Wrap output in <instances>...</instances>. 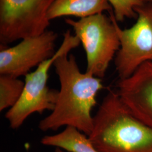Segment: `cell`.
I'll return each mask as SVG.
<instances>
[{"mask_svg": "<svg viewBox=\"0 0 152 152\" xmlns=\"http://www.w3.org/2000/svg\"><path fill=\"white\" fill-rule=\"evenodd\" d=\"M80 44L75 34L73 35L70 31H66L63 34V42L54 55L44 61L34 71L25 77L21 98L5 114L6 119L12 129H19L32 114H42L46 110L54 109L58 90L51 89L48 85L50 68L59 56L69 54Z\"/></svg>", "mask_w": 152, "mask_h": 152, "instance_id": "cell-3", "label": "cell"}, {"mask_svg": "<svg viewBox=\"0 0 152 152\" xmlns=\"http://www.w3.org/2000/svg\"><path fill=\"white\" fill-rule=\"evenodd\" d=\"M65 22L73 28L85 51L86 72L102 79L120 48L113 12L110 17L101 13L77 20L67 18Z\"/></svg>", "mask_w": 152, "mask_h": 152, "instance_id": "cell-4", "label": "cell"}, {"mask_svg": "<svg viewBox=\"0 0 152 152\" xmlns=\"http://www.w3.org/2000/svg\"><path fill=\"white\" fill-rule=\"evenodd\" d=\"M54 66L60 89L54 108L40 121L38 129L47 132L72 127L89 136L93 126L92 109L96 105L98 93L103 88L102 79L82 72L73 54L62 55Z\"/></svg>", "mask_w": 152, "mask_h": 152, "instance_id": "cell-1", "label": "cell"}, {"mask_svg": "<svg viewBox=\"0 0 152 152\" xmlns=\"http://www.w3.org/2000/svg\"><path fill=\"white\" fill-rule=\"evenodd\" d=\"M135 11L136 21L127 29L121 28L114 16L120 40L114 64L121 80L130 77L142 64L152 62V2L145 3Z\"/></svg>", "mask_w": 152, "mask_h": 152, "instance_id": "cell-6", "label": "cell"}, {"mask_svg": "<svg viewBox=\"0 0 152 152\" xmlns=\"http://www.w3.org/2000/svg\"><path fill=\"white\" fill-rule=\"evenodd\" d=\"M57 38L56 33L47 30L37 36L22 39L11 48L1 46L0 75L26 77L32 68L54 55Z\"/></svg>", "mask_w": 152, "mask_h": 152, "instance_id": "cell-7", "label": "cell"}, {"mask_svg": "<svg viewBox=\"0 0 152 152\" xmlns=\"http://www.w3.org/2000/svg\"><path fill=\"white\" fill-rule=\"evenodd\" d=\"M100 152H152V127L137 118L109 90L93 117L88 136Z\"/></svg>", "mask_w": 152, "mask_h": 152, "instance_id": "cell-2", "label": "cell"}, {"mask_svg": "<svg viewBox=\"0 0 152 152\" xmlns=\"http://www.w3.org/2000/svg\"><path fill=\"white\" fill-rule=\"evenodd\" d=\"M112 6L113 14L117 22L136 17V9L149 2L148 0H107Z\"/></svg>", "mask_w": 152, "mask_h": 152, "instance_id": "cell-12", "label": "cell"}, {"mask_svg": "<svg viewBox=\"0 0 152 152\" xmlns=\"http://www.w3.org/2000/svg\"><path fill=\"white\" fill-rule=\"evenodd\" d=\"M115 91L137 118L152 127V62L142 64L130 77L119 79Z\"/></svg>", "mask_w": 152, "mask_h": 152, "instance_id": "cell-8", "label": "cell"}, {"mask_svg": "<svg viewBox=\"0 0 152 152\" xmlns=\"http://www.w3.org/2000/svg\"><path fill=\"white\" fill-rule=\"evenodd\" d=\"M149 2H152V0H148Z\"/></svg>", "mask_w": 152, "mask_h": 152, "instance_id": "cell-14", "label": "cell"}, {"mask_svg": "<svg viewBox=\"0 0 152 152\" xmlns=\"http://www.w3.org/2000/svg\"><path fill=\"white\" fill-rule=\"evenodd\" d=\"M24 82L19 78L0 75V111L12 108L22 96Z\"/></svg>", "mask_w": 152, "mask_h": 152, "instance_id": "cell-11", "label": "cell"}, {"mask_svg": "<svg viewBox=\"0 0 152 152\" xmlns=\"http://www.w3.org/2000/svg\"><path fill=\"white\" fill-rule=\"evenodd\" d=\"M54 152H66V151H64V150H63V149H60V148H56V149H55V150L54 151Z\"/></svg>", "mask_w": 152, "mask_h": 152, "instance_id": "cell-13", "label": "cell"}, {"mask_svg": "<svg viewBox=\"0 0 152 152\" xmlns=\"http://www.w3.org/2000/svg\"><path fill=\"white\" fill-rule=\"evenodd\" d=\"M105 11L113 12L107 0H55L47 16L50 22L62 16H76L81 19Z\"/></svg>", "mask_w": 152, "mask_h": 152, "instance_id": "cell-9", "label": "cell"}, {"mask_svg": "<svg viewBox=\"0 0 152 152\" xmlns=\"http://www.w3.org/2000/svg\"><path fill=\"white\" fill-rule=\"evenodd\" d=\"M41 142L45 146L59 148L68 152H100L87 135L72 127H66L54 135L44 136Z\"/></svg>", "mask_w": 152, "mask_h": 152, "instance_id": "cell-10", "label": "cell"}, {"mask_svg": "<svg viewBox=\"0 0 152 152\" xmlns=\"http://www.w3.org/2000/svg\"><path fill=\"white\" fill-rule=\"evenodd\" d=\"M55 1L0 0L1 46L47 31L48 12Z\"/></svg>", "mask_w": 152, "mask_h": 152, "instance_id": "cell-5", "label": "cell"}]
</instances>
